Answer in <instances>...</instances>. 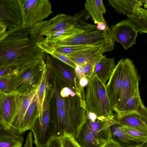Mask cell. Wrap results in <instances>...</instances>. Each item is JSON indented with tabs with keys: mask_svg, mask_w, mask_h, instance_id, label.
I'll return each mask as SVG.
<instances>
[{
	"mask_svg": "<svg viewBox=\"0 0 147 147\" xmlns=\"http://www.w3.org/2000/svg\"><path fill=\"white\" fill-rule=\"evenodd\" d=\"M37 36L31 28L22 25L8 29L0 36V68L12 66L15 76L44 59Z\"/></svg>",
	"mask_w": 147,
	"mask_h": 147,
	"instance_id": "1",
	"label": "cell"
},
{
	"mask_svg": "<svg viewBox=\"0 0 147 147\" xmlns=\"http://www.w3.org/2000/svg\"><path fill=\"white\" fill-rule=\"evenodd\" d=\"M87 110L85 99L77 94L67 98L65 106L57 109L54 137L75 136L85 121Z\"/></svg>",
	"mask_w": 147,
	"mask_h": 147,
	"instance_id": "2",
	"label": "cell"
},
{
	"mask_svg": "<svg viewBox=\"0 0 147 147\" xmlns=\"http://www.w3.org/2000/svg\"><path fill=\"white\" fill-rule=\"evenodd\" d=\"M85 102L87 110L98 117L113 118L115 115L104 84L94 72L86 88Z\"/></svg>",
	"mask_w": 147,
	"mask_h": 147,
	"instance_id": "3",
	"label": "cell"
},
{
	"mask_svg": "<svg viewBox=\"0 0 147 147\" xmlns=\"http://www.w3.org/2000/svg\"><path fill=\"white\" fill-rule=\"evenodd\" d=\"M42 42L52 47L73 45L95 47L106 46L114 47L115 41L107 32L96 29L85 31L71 36L44 40Z\"/></svg>",
	"mask_w": 147,
	"mask_h": 147,
	"instance_id": "4",
	"label": "cell"
},
{
	"mask_svg": "<svg viewBox=\"0 0 147 147\" xmlns=\"http://www.w3.org/2000/svg\"><path fill=\"white\" fill-rule=\"evenodd\" d=\"M122 59V91L120 97L113 109L116 113L121 111L128 99L140 95L139 90L140 77L137 70L131 59L129 58Z\"/></svg>",
	"mask_w": 147,
	"mask_h": 147,
	"instance_id": "5",
	"label": "cell"
},
{
	"mask_svg": "<svg viewBox=\"0 0 147 147\" xmlns=\"http://www.w3.org/2000/svg\"><path fill=\"white\" fill-rule=\"evenodd\" d=\"M22 20V26L31 28L53 13L48 0H18Z\"/></svg>",
	"mask_w": 147,
	"mask_h": 147,
	"instance_id": "6",
	"label": "cell"
},
{
	"mask_svg": "<svg viewBox=\"0 0 147 147\" xmlns=\"http://www.w3.org/2000/svg\"><path fill=\"white\" fill-rule=\"evenodd\" d=\"M45 64L42 60L13 77L12 91L9 94L22 95L30 92L40 81Z\"/></svg>",
	"mask_w": 147,
	"mask_h": 147,
	"instance_id": "7",
	"label": "cell"
},
{
	"mask_svg": "<svg viewBox=\"0 0 147 147\" xmlns=\"http://www.w3.org/2000/svg\"><path fill=\"white\" fill-rule=\"evenodd\" d=\"M56 119H52L49 110V102L45 99L43 106L41 124L37 120L31 130L34 138V143L36 147H44L55 136Z\"/></svg>",
	"mask_w": 147,
	"mask_h": 147,
	"instance_id": "8",
	"label": "cell"
},
{
	"mask_svg": "<svg viewBox=\"0 0 147 147\" xmlns=\"http://www.w3.org/2000/svg\"><path fill=\"white\" fill-rule=\"evenodd\" d=\"M76 24L74 16L59 14L49 20L41 21L31 28L41 41L44 36L46 37L62 29L74 26Z\"/></svg>",
	"mask_w": 147,
	"mask_h": 147,
	"instance_id": "9",
	"label": "cell"
},
{
	"mask_svg": "<svg viewBox=\"0 0 147 147\" xmlns=\"http://www.w3.org/2000/svg\"><path fill=\"white\" fill-rule=\"evenodd\" d=\"M40 81L28 93L22 95H14L15 110L9 129L19 133L20 126L28 109L37 96Z\"/></svg>",
	"mask_w": 147,
	"mask_h": 147,
	"instance_id": "10",
	"label": "cell"
},
{
	"mask_svg": "<svg viewBox=\"0 0 147 147\" xmlns=\"http://www.w3.org/2000/svg\"><path fill=\"white\" fill-rule=\"evenodd\" d=\"M110 29L114 41L121 44L125 50L136 44V39L139 32L129 20L113 25Z\"/></svg>",
	"mask_w": 147,
	"mask_h": 147,
	"instance_id": "11",
	"label": "cell"
},
{
	"mask_svg": "<svg viewBox=\"0 0 147 147\" xmlns=\"http://www.w3.org/2000/svg\"><path fill=\"white\" fill-rule=\"evenodd\" d=\"M0 22L8 29L22 25V16L18 0H0Z\"/></svg>",
	"mask_w": 147,
	"mask_h": 147,
	"instance_id": "12",
	"label": "cell"
},
{
	"mask_svg": "<svg viewBox=\"0 0 147 147\" xmlns=\"http://www.w3.org/2000/svg\"><path fill=\"white\" fill-rule=\"evenodd\" d=\"M114 47L110 46H99L76 51L66 56L76 64L82 66L86 64H90L95 66L104 56L103 53L112 51Z\"/></svg>",
	"mask_w": 147,
	"mask_h": 147,
	"instance_id": "13",
	"label": "cell"
},
{
	"mask_svg": "<svg viewBox=\"0 0 147 147\" xmlns=\"http://www.w3.org/2000/svg\"><path fill=\"white\" fill-rule=\"evenodd\" d=\"M85 122L95 138L102 144L111 139V127L118 123L116 115L113 118L97 117L93 120L86 119Z\"/></svg>",
	"mask_w": 147,
	"mask_h": 147,
	"instance_id": "14",
	"label": "cell"
},
{
	"mask_svg": "<svg viewBox=\"0 0 147 147\" xmlns=\"http://www.w3.org/2000/svg\"><path fill=\"white\" fill-rule=\"evenodd\" d=\"M122 59L116 65L108 83L106 84L107 93L113 110L120 97L122 91Z\"/></svg>",
	"mask_w": 147,
	"mask_h": 147,
	"instance_id": "15",
	"label": "cell"
},
{
	"mask_svg": "<svg viewBox=\"0 0 147 147\" xmlns=\"http://www.w3.org/2000/svg\"><path fill=\"white\" fill-rule=\"evenodd\" d=\"M109 5L113 7L118 14L145 18L147 9L142 8V0H108Z\"/></svg>",
	"mask_w": 147,
	"mask_h": 147,
	"instance_id": "16",
	"label": "cell"
},
{
	"mask_svg": "<svg viewBox=\"0 0 147 147\" xmlns=\"http://www.w3.org/2000/svg\"><path fill=\"white\" fill-rule=\"evenodd\" d=\"M15 110L14 96L0 93V124L9 129Z\"/></svg>",
	"mask_w": 147,
	"mask_h": 147,
	"instance_id": "17",
	"label": "cell"
},
{
	"mask_svg": "<svg viewBox=\"0 0 147 147\" xmlns=\"http://www.w3.org/2000/svg\"><path fill=\"white\" fill-rule=\"evenodd\" d=\"M110 129L111 139L121 147H136L145 143L128 133L118 123L112 125Z\"/></svg>",
	"mask_w": 147,
	"mask_h": 147,
	"instance_id": "18",
	"label": "cell"
},
{
	"mask_svg": "<svg viewBox=\"0 0 147 147\" xmlns=\"http://www.w3.org/2000/svg\"><path fill=\"white\" fill-rule=\"evenodd\" d=\"M50 77V69L46 64L44 66L37 94L36 106L38 117L37 119L41 123L43 108L46 96V89Z\"/></svg>",
	"mask_w": 147,
	"mask_h": 147,
	"instance_id": "19",
	"label": "cell"
},
{
	"mask_svg": "<svg viewBox=\"0 0 147 147\" xmlns=\"http://www.w3.org/2000/svg\"><path fill=\"white\" fill-rule=\"evenodd\" d=\"M116 67L114 58L104 56L96 65L94 72L97 77L104 84L109 79Z\"/></svg>",
	"mask_w": 147,
	"mask_h": 147,
	"instance_id": "20",
	"label": "cell"
},
{
	"mask_svg": "<svg viewBox=\"0 0 147 147\" xmlns=\"http://www.w3.org/2000/svg\"><path fill=\"white\" fill-rule=\"evenodd\" d=\"M73 137L80 147H102L104 144L95 138L85 121Z\"/></svg>",
	"mask_w": 147,
	"mask_h": 147,
	"instance_id": "21",
	"label": "cell"
},
{
	"mask_svg": "<svg viewBox=\"0 0 147 147\" xmlns=\"http://www.w3.org/2000/svg\"><path fill=\"white\" fill-rule=\"evenodd\" d=\"M0 147H22L24 138L22 134L0 125Z\"/></svg>",
	"mask_w": 147,
	"mask_h": 147,
	"instance_id": "22",
	"label": "cell"
},
{
	"mask_svg": "<svg viewBox=\"0 0 147 147\" xmlns=\"http://www.w3.org/2000/svg\"><path fill=\"white\" fill-rule=\"evenodd\" d=\"M85 10L95 24L102 22L107 24L103 15L106 9L102 0H87L84 4Z\"/></svg>",
	"mask_w": 147,
	"mask_h": 147,
	"instance_id": "23",
	"label": "cell"
},
{
	"mask_svg": "<svg viewBox=\"0 0 147 147\" xmlns=\"http://www.w3.org/2000/svg\"><path fill=\"white\" fill-rule=\"evenodd\" d=\"M37 96L31 103L23 119L18 133L22 134L26 131L31 130L38 117L36 106Z\"/></svg>",
	"mask_w": 147,
	"mask_h": 147,
	"instance_id": "24",
	"label": "cell"
},
{
	"mask_svg": "<svg viewBox=\"0 0 147 147\" xmlns=\"http://www.w3.org/2000/svg\"><path fill=\"white\" fill-rule=\"evenodd\" d=\"M116 119L122 126H127L147 130V123L136 113L117 115Z\"/></svg>",
	"mask_w": 147,
	"mask_h": 147,
	"instance_id": "25",
	"label": "cell"
},
{
	"mask_svg": "<svg viewBox=\"0 0 147 147\" xmlns=\"http://www.w3.org/2000/svg\"><path fill=\"white\" fill-rule=\"evenodd\" d=\"M76 22V24L75 26L64 28L54 32L44 38L43 40L71 36L82 33L87 30L86 28Z\"/></svg>",
	"mask_w": 147,
	"mask_h": 147,
	"instance_id": "26",
	"label": "cell"
},
{
	"mask_svg": "<svg viewBox=\"0 0 147 147\" xmlns=\"http://www.w3.org/2000/svg\"><path fill=\"white\" fill-rule=\"evenodd\" d=\"M143 105L140 95L132 97L128 100L121 111L117 114L124 115L136 113Z\"/></svg>",
	"mask_w": 147,
	"mask_h": 147,
	"instance_id": "27",
	"label": "cell"
},
{
	"mask_svg": "<svg viewBox=\"0 0 147 147\" xmlns=\"http://www.w3.org/2000/svg\"><path fill=\"white\" fill-rule=\"evenodd\" d=\"M130 20L136 28L141 33H147V22L145 18L127 15Z\"/></svg>",
	"mask_w": 147,
	"mask_h": 147,
	"instance_id": "28",
	"label": "cell"
},
{
	"mask_svg": "<svg viewBox=\"0 0 147 147\" xmlns=\"http://www.w3.org/2000/svg\"><path fill=\"white\" fill-rule=\"evenodd\" d=\"M122 127L127 132L133 136L144 143L147 142V130L129 127Z\"/></svg>",
	"mask_w": 147,
	"mask_h": 147,
	"instance_id": "29",
	"label": "cell"
},
{
	"mask_svg": "<svg viewBox=\"0 0 147 147\" xmlns=\"http://www.w3.org/2000/svg\"><path fill=\"white\" fill-rule=\"evenodd\" d=\"M50 47L55 51L65 55L76 51L96 47L83 45H73L57 47Z\"/></svg>",
	"mask_w": 147,
	"mask_h": 147,
	"instance_id": "30",
	"label": "cell"
},
{
	"mask_svg": "<svg viewBox=\"0 0 147 147\" xmlns=\"http://www.w3.org/2000/svg\"><path fill=\"white\" fill-rule=\"evenodd\" d=\"M13 77L7 75L0 78V93L9 94L11 92Z\"/></svg>",
	"mask_w": 147,
	"mask_h": 147,
	"instance_id": "31",
	"label": "cell"
},
{
	"mask_svg": "<svg viewBox=\"0 0 147 147\" xmlns=\"http://www.w3.org/2000/svg\"><path fill=\"white\" fill-rule=\"evenodd\" d=\"M61 139L62 147H80L71 135L67 134Z\"/></svg>",
	"mask_w": 147,
	"mask_h": 147,
	"instance_id": "32",
	"label": "cell"
},
{
	"mask_svg": "<svg viewBox=\"0 0 147 147\" xmlns=\"http://www.w3.org/2000/svg\"><path fill=\"white\" fill-rule=\"evenodd\" d=\"M55 93L57 109L63 107L65 105L66 98H64L61 96L60 91L56 88H55Z\"/></svg>",
	"mask_w": 147,
	"mask_h": 147,
	"instance_id": "33",
	"label": "cell"
},
{
	"mask_svg": "<svg viewBox=\"0 0 147 147\" xmlns=\"http://www.w3.org/2000/svg\"><path fill=\"white\" fill-rule=\"evenodd\" d=\"M85 76L87 78L89 81L94 72L95 65L90 64H87L82 66Z\"/></svg>",
	"mask_w": 147,
	"mask_h": 147,
	"instance_id": "34",
	"label": "cell"
},
{
	"mask_svg": "<svg viewBox=\"0 0 147 147\" xmlns=\"http://www.w3.org/2000/svg\"><path fill=\"white\" fill-rule=\"evenodd\" d=\"M60 94L62 97L67 98L70 96H74L76 95V92L70 87L65 86L60 91Z\"/></svg>",
	"mask_w": 147,
	"mask_h": 147,
	"instance_id": "35",
	"label": "cell"
},
{
	"mask_svg": "<svg viewBox=\"0 0 147 147\" xmlns=\"http://www.w3.org/2000/svg\"><path fill=\"white\" fill-rule=\"evenodd\" d=\"M44 147H62L61 139L54 137L49 141Z\"/></svg>",
	"mask_w": 147,
	"mask_h": 147,
	"instance_id": "36",
	"label": "cell"
},
{
	"mask_svg": "<svg viewBox=\"0 0 147 147\" xmlns=\"http://www.w3.org/2000/svg\"><path fill=\"white\" fill-rule=\"evenodd\" d=\"M136 113L147 123V107L143 105Z\"/></svg>",
	"mask_w": 147,
	"mask_h": 147,
	"instance_id": "37",
	"label": "cell"
},
{
	"mask_svg": "<svg viewBox=\"0 0 147 147\" xmlns=\"http://www.w3.org/2000/svg\"><path fill=\"white\" fill-rule=\"evenodd\" d=\"M76 65V66L74 69L75 74L79 80L82 78L86 77L84 75L82 67L80 65Z\"/></svg>",
	"mask_w": 147,
	"mask_h": 147,
	"instance_id": "38",
	"label": "cell"
},
{
	"mask_svg": "<svg viewBox=\"0 0 147 147\" xmlns=\"http://www.w3.org/2000/svg\"><path fill=\"white\" fill-rule=\"evenodd\" d=\"M33 134L31 131L27 135L25 143L23 147H33Z\"/></svg>",
	"mask_w": 147,
	"mask_h": 147,
	"instance_id": "39",
	"label": "cell"
},
{
	"mask_svg": "<svg viewBox=\"0 0 147 147\" xmlns=\"http://www.w3.org/2000/svg\"><path fill=\"white\" fill-rule=\"evenodd\" d=\"M102 147H121L117 142L111 139L105 143Z\"/></svg>",
	"mask_w": 147,
	"mask_h": 147,
	"instance_id": "40",
	"label": "cell"
},
{
	"mask_svg": "<svg viewBox=\"0 0 147 147\" xmlns=\"http://www.w3.org/2000/svg\"><path fill=\"white\" fill-rule=\"evenodd\" d=\"M89 82L88 78L86 77H83L79 80V83L80 87L83 89L87 86Z\"/></svg>",
	"mask_w": 147,
	"mask_h": 147,
	"instance_id": "41",
	"label": "cell"
},
{
	"mask_svg": "<svg viewBox=\"0 0 147 147\" xmlns=\"http://www.w3.org/2000/svg\"><path fill=\"white\" fill-rule=\"evenodd\" d=\"M7 28L6 26L3 23L0 22V36H2L6 31Z\"/></svg>",
	"mask_w": 147,
	"mask_h": 147,
	"instance_id": "42",
	"label": "cell"
},
{
	"mask_svg": "<svg viewBox=\"0 0 147 147\" xmlns=\"http://www.w3.org/2000/svg\"><path fill=\"white\" fill-rule=\"evenodd\" d=\"M143 3H144V7L147 8V0H142Z\"/></svg>",
	"mask_w": 147,
	"mask_h": 147,
	"instance_id": "43",
	"label": "cell"
},
{
	"mask_svg": "<svg viewBox=\"0 0 147 147\" xmlns=\"http://www.w3.org/2000/svg\"><path fill=\"white\" fill-rule=\"evenodd\" d=\"M147 144V142H146L141 147H146Z\"/></svg>",
	"mask_w": 147,
	"mask_h": 147,
	"instance_id": "44",
	"label": "cell"
},
{
	"mask_svg": "<svg viewBox=\"0 0 147 147\" xmlns=\"http://www.w3.org/2000/svg\"><path fill=\"white\" fill-rule=\"evenodd\" d=\"M143 144H142V145H141L139 146H137L136 147H142V145Z\"/></svg>",
	"mask_w": 147,
	"mask_h": 147,
	"instance_id": "45",
	"label": "cell"
},
{
	"mask_svg": "<svg viewBox=\"0 0 147 147\" xmlns=\"http://www.w3.org/2000/svg\"><path fill=\"white\" fill-rule=\"evenodd\" d=\"M145 19L147 22V16L146 17V18H145Z\"/></svg>",
	"mask_w": 147,
	"mask_h": 147,
	"instance_id": "46",
	"label": "cell"
},
{
	"mask_svg": "<svg viewBox=\"0 0 147 147\" xmlns=\"http://www.w3.org/2000/svg\"><path fill=\"white\" fill-rule=\"evenodd\" d=\"M146 147H147V145H146Z\"/></svg>",
	"mask_w": 147,
	"mask_h": 147,
	"instance_id": "47",
	"label": "cell"
}]
</instances>
